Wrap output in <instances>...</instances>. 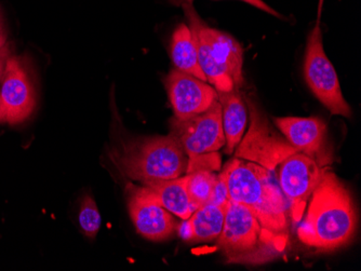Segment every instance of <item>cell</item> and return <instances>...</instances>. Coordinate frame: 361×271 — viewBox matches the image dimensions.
Instances as JSON below:
<instances>
[{
    "label": "cell",
    "mask_w": 361,
    "mask_h": 271,
    "mask_svg": "<svg viewBox=\"0 0 361 271\" xmlns=\"http://www.w3.org/2000/svg\"><path fill=\"white\" fill-rule=\"evenodd\" d=\"M308 201L298 228L300 241L322 252L348 246L356 232V208L350 190L329 168Z\"/></svg>",
    "instance_id": "6da1fadb"
},
{
    "label": "cell",
    "mask_w": 361,
    "mask_h": 271,
    "mask_svg": "<svg viewBox=\"0 0 361 271\" xmlns=\"http://www.w3.org/2000/svg\"><path fill=\"white\" fill-rule=\"evenodd\" d=\"M229 200L248 206L263 227L288 241L287 202L269 170L233 158L223 169Z\"/></svg>",
    "instance_id": "7a4b0ae2"
},
{
    "label": "cell",
    "mask_w": 361,
    "mask_h": 271,
    "mask_svg": "<svg viewBox=\"0 0 361 271\" xmlns=\"http://www.w3.org/2000/svg\"><path fill=\"white\" fill-rule=\"evenodd\" d=\"M196 44L200 65L207 82L221 92L240 90L243 86V50L228 34L206 25L192 5L183 6Z\"/></svg>",
    "instance_id": "3957f363"
},
{
    "label": "cell",
    "mask_w": 361,
    "mask_h": 271,
    "mask_svg": "<svg viewBox=\"0 0 361 271\" xmlns=\"http://www.w3.org/2000/svg\"><path fill=\"white\" fill-rule=\"evenodd\" d=\"M216 244L229 262L261 264L281 255L288 241L263 227L248 206L229 200Z\"/></svg>",
    "instance_id": "277c9868"
},
{
    "label": "cell",
    "mask_w": 361,
    "mask_h": 271,
    "mask_svg": "<svg viewBox=\"0 0 361 271\" xmlns=\"http://www.w3.org/2000/svg\"><path fill=\"white\" fill-rule=\"evenodd\" d=\"M117 161L125 175L142 184L180 177L188 165V155L172 134L127 145Z\"/></svg>",
    "instance_id": "5b68a950"
},
{
    "label": "cell",
    "mask_w": 361,
    "mask_h": 271,
    "mask_svg": "<svg viewBox=\"0 0 361 271\" xmlns=\"http://www.w3.org/2000/svg\"><path fill=\"white\" fill-rule=\"evenodd\" d=\"M322 5L324 0H319L318 20L308 36L304 58V77L310 91L331 114L350 118L352 109L343 96L338 74L322 44L320 27Z\"/></svg>",
    "instance_id": "8992f818"
},
{
    "label": "cell",
    "mask_w": 361,
    "mask_h": 271,
    "mask_svg": "<svg viewBox=\"0 0 361 271\" xmlns=\"http://www.w3.org/2000/svg\"><path fill=\"white\" fill-rule=\"evenodd\" d=\"M245 99L250 114V127L235 151V158L257 163L269 172L293 153H299L286 137L278 134L267 115L251 98Z\"/></svg>",
    "instance_id": "52a82bcc"
},
{
    "label": "cell",
    "mask_w": 361,
    "mask_h": 271,
    "mask_svg": "<svg viewBox=\"0 0 361 271\" xmlns=\"http://www.w3.org/2000/svg\"><path fill=\"white\" fill-rule=\"evenodd\" d=\"M326 169L303 153H293L279 165L278 182L289 201L294 222H301L308 200Z\"/></svg>",
    "instance_id": "ba28073f"
},
{
    "label": "cell",
    "mask_w": 361,
    "mask_h": 271,
    "mask_svg": "<svg viewBox=\"0 0 361 271\" xmlns=\"http://www.w3.org/2000/svg\"><path fill=\"white\" fill-rule=\"evenodd\" d=\"M35 107V89L25 63L18 56L8 58L0 87V123L24 122Z\"/></svg>",
    "instance_id": "9c48e42d"
},
{
    "label": "cell",
    "mask_w": 361,
    "mask_h": 271,
    "mask_svg": "<svg viewBox=\"0 0 361 271\" xmlns=\"http://www.w3.org/2000/svg\"><path fill=\"white\" fill-rule=\"evenodd\" d=\"M170 125V134L178 139L188 158L216 153L226 143L219 100L202 114L183 121L173 118Z\"/></svg>",
    "instance_id": "30bf717a"
},
{
    "label": "cell",
    "mask_w": 361,
    "mask_h": 271,
    "mask_svg": "<svg viewBox=\"0 0 361 271\" xmlns=\"http://www.w3.org/2000/svg\"><path fill=\"white\" fill-rule=\"evenodd\" d=\"M166 89L174 111V118L183 121L198 116L212 106L218 91L200 79L173 70L165 80Z\"/></svg>",
    "instance_id": "8fae6325"
},
{
    "label": "cell",
    "mask_w": 361,
    "mask_h": 271,
    "mask_svg": "<svg viewBox=\"0 0 361 271\" xmlns=\"http://www.w3.org/2000/svg\"><path fill=\"white\" fill-rule=\"evenodd\" d=\"M129 213L137 232L152 241L170 238L176 229L171 213L158 201L149 188L128 187Z\"/></svg>",
    "instance_id": "7c38bea8"
},
{
    "label": "cell",
    "mask_w": 361,
    "mask_h": 271,
    "mask_svg": "<svg viewBox=\"0 0 361 271\" xmlns=\"http://www.w3.org/2000/svg\"><path fill=\"white\" fill-rule=\"evenodd\" d=\"M274 122L299 153L313 158L322 167L332 163L328 149V127L319 117H283L274 118Z\"/></svg>",
    "instance_id": "4fadbf2b"
},
{
    "label": "cell",
    "mask_w": 361,
    "mask_h": 271,
    "mask_svg": "<svg viewBox=\"0 0 361 271\" xmlns=\"http://www.w3.org/2000/svg\"><path fill=\"white\" fill-rule=\"evenodd\" d=\"M226 208L207 203L195 210L190 218L178 228V234L186 241L208 242L220 236L224 225Z\"/></svg>",
    "instance_id": "5bb4252c"
},
{
    "label": "cell",
    "mask_w": 361,
    "mask_h": 271,
    "mask_svg": "<svg viewBox=\"0 0 361 271\" xmlns=\"http://www.w3.org/2000/svg\"><path fill=\"white\" fill-rule=\"evenodd\" d=\"M219 102L222 108V125L224 130L225 153H234L240 143L247 125V104L239 90L221 92L218 91Z\"/></svg>",
    "instance_id": "9a60e30c"
},
{
    "label": "cell",
    "mask_w": 361,
    "mask_h": 271,
    "mask_svg": "<svg viewBox=\"0 0 361 271\" xmlns=\"http://www.w3.org/2000/svg\"><path fill=\"white\" fill-rule=\"evenodd\" d=\"M188 177H176L166 181L147 182L143 186L149 188L158 201L170 213L186 220L194 213L192 202L186 187Z\"/></svg>",
    "instance_id": "2e32d148"
},
{
    "label": "cell",
    "mask_w": 361,
    "mask_h": 271,
    "mask_svg": "<svg viewBox=\"0 0 361 271\" xmlns=\"http://www.w3.org/2000/svg\"><path fill=\"white\" fill-rule=\"evenodd\" d=\"M170 53L176 70L207 82L206 76L200 65L194 37L190 27L185 24H180L174 30L170 44Z\"/></svg>",
    "instance_id": "e0dca14e"
},
{
    "label": "cell",
    "mask_w": 361,
    "mask_h": 271,
    "mask_svg": "<svg viewBox=\"0 0 361 271\" xmlns=\"http://www.w3.org/2000/svg\"><path fill=\"white\" fill-rule=\"evenodd\" d=\"M186 177V187L195 211L200 206L208 203L218 175L210 170L200 169L190 172Z\"/></svg>",
    "instance_id": "ac0fdd59"
},
{
    "label": "cell",
    "mask_w": 361,
    "mask_h": 271,
    "mask_svg": "<svg viewBox=\"0 0 361 271\" xmlns=\"http://www.w3.org/2000/svg\"><path fill=\"white\" fill-rule=\"evenodd\" d=\"M79 225L88 238H95L101 227V215L90 196H85L78 214Z\"/></svg>",
    "instance_id": "d6986e66"
},
{
    "label": "cell",
    "mask_w": 361,
    "mask_h": 271,
    "mask_svg": "<svg viewBox=\"0 0 361 271\" xmlns=\"http://www.w3.org/2000/svg\"><path fill=\"white\" fill-rule=\"evenodd\" d=\"M228 201V189H227L226 179H225L224 173L222 171L216 177V184H214V187H213L208 203L226 208Z\"/></svg>",
    "instance_id": "ffe728a7"
},
{
    "label": "cell",
    "mask_w": 361,
    "mask_h": 271,
    "mask_svg": "<svg viewBox=\"0 0 361 271\" xmlns=\"http://www.w3.org/2000/svg\"><path fill=\"white\" fill-rule=\"evenodd\" d=\"M168 1H169L170 4H172V5L176 6V7H183V6L192 5L194 0H168ZM240 1L249 4V5L257 8L259 10H262V11L271 14L274 17L281 18V14L278 13L276 10L273 9V8L269 7V6L267 5V4H265L263 0H240Z\"/></svg>",
    "instance_id": "44dd1931"
},
{
    "label": "cell",
    "mask_w": 361,
    "mask_h": 271,
    "mask_svg": "<svg viewBox=\"0 0 361 271\" xmlns=\"http://www.w3.org/2000/svg\"><path fill=\"white\" fill-rule=\"evenodd\" d=\"M6 42H7V34H6L5 26H4L1 15H0V49L5 46Z\"/></svg>",
    "instance_id": "7402d4cb"
},
{
    "label": "cell",
    "mask_w": 361,
    "mask_h": 271,
    "mask_svg": "<svg viewBox=\"0 0 361 271\" xmlns=\"http://www.w3.org/2000/svg\"><path fill=\"white\" fill-rule=\"evenodd\" d=\"M4 68L5 66H4L3 56H0V78L3 76Z\"/></svg>",
    "instance_id": "603a6c76"
}]
</instances>
